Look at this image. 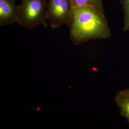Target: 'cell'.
<instances>
[{"instance_id": "7a4b0ae2", "label": "cell", "mask_w": 129, "mask_h": 129, "mask_svg": "<svg viewBox=\"0 0 129 129\" xmlns=\"http://www.w3.org/2000/svg\"><path fill=\"white\" fill-rule=\"evenodd\" d=\"M47 0H21L18 5L17 23L28 29L40 25L47 27Z\"/></svg>"}, {"instance_id": "5b68a950", "label": "cell", "mask_w": 129, "mask_h": 129, "mask_svg": "<svg viewBox=\"0 0 129 129\" xmlns=\"http://www.w3.org/2000/svg\"><path fill=\"white\" fill-rule=\"evenodd\" d=\"M115 101L121 114L129 123V95L120 91L116 96Z\"/></svg>"}, {"instance_id": "52a82bcc", "label": "cell", "mask_w": 129, "mask_h": 129, "mask_svg": "<svg viewBox=\"0 0 129 129\" xmlns=\"http://www.w3.org/2000/svg\"><path fill=\"white\" fill-rule=\"evenodd\" d=\"M123 12V31H129V0H120Z\"/></svg>"}, {"instance_id": "3957f363", "label": "cell", "mask_w": 129, "mask_h": 129, "mask_svg": "<svg viewBox=\"0 0 129 129\" xmlns=\"http://www.w3.org/2000/svg\"><path fill=\"white\" fill-rule=\"evenodd\" d=\"M74 10L71 0H47V21L54 29L63 25L69 27Z\"/></svg>"}, {"instance_id": "6da1fadb", "label": "cell", "mask_w": 129, "mask_h": 129, "mask_svg": "<svg viewBox=\"0 0 129 129\" xmlns=\"http://www.w3.org/2000/svg\"><path fill=\"white\" fill-rule=\"evenodd\" d=\"M69 27L70 40L76 46L90 40L107 39L111 37L105 15L91 6L75 8Z\"/></svg>"}, {"instance_id": "ba28073f", "label": "cell", "mask_w": 129, "mask_h": 129, "mask_svg": "<svg viewBox=\"0 0 129 129\" xmlns=\"http://www.w3.org/2000/svg\"><path fill=\"white\" fill-rule=\"evenodd\" d=\"M123 92H124L125 93H126V94L129 95V88L128 89H124V90H122Z\"/></svg>"}, {"instance_id": "277c9868", "label": "cell", "mask_w": 129, "mask_h": 129, "mask_svg": "<svg viewBox=\"0 0 129 129\" xmlns=\"http://www.w3.org/2000/svg\"><path fill=\"white\" fill-rule=\"evenodd\" d=\"M18 5L15 0H0V26L4 27L17 23Z\"/></svg>"}, {"instance_id": "8992f818", "label": "cell", "mask_w": 129, "mask_h": 129, "mask_svg": "<svg viewBox=\"0 0 129 129\" xmlns=\"http://www.w3.org/2000/svg\"><path fill=\"white\" fill-rule=\"evenodd\" d=\"M74 8L83 6L94 7L103 14H105L104 6L102 0H71Z\"/></svg>"}]
</instances>
